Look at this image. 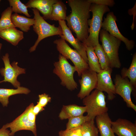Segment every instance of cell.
Instances as JSON below:
<instances>
[{
  "mask_svg": "<svg viewBox=\"0 0 136 136\" xmlns=\"http://www.w3.org/2000/svg\"><path fill=\"white\" fill-rule=\"evenodd\" d=\"M67 3L71 12L66 17L67 26L83 43L89 35L88 22L90 16L91 3L87 0H68Z\"/></svg>",
  "mask_w": 136,
  "mask_h": 136,
  "instance_id": "cell-1",
  "label": "cell"
},
{
  "mask_svg": "<svg viewBox=\"0 0 136 136\" xmlns=\"http://www.w3.org/2000/svg\"><path fill=\"white\" fill-rule=\"evenodd\" d=\"M90 11L92 13L91 19H89L88 23L89 27L88 29L89 35L83 43L87 46L93 47L99 44V35L104 15L110 11L108 6L91 4Z\"/></svg>",
  "mask_w": 136,
  "mask_h": 136,
  "instance_id": "cell-2",
  "label": "cell"
},
{
  "mask_svg": "<svg viewBox=\"0 0 136 136\" xmlns=\"http://www.w3.org/2000/svg\"><path fill=\"white\" fill-rule=\"evenodd\" d=\"M32 10L35 21L33 25V30L38 37L34 45L29 49L30 52L35 50L39 42L44 39L53 36L59 35L60 36L63 35L62 31L60 25L56 27L54 25L49 24L41 16L37 9L32 8Z\"/></svg>",
  "mask_w": 136,
  "mask_h": 136,
  "instance_id": "cell-3",
  "label": "cell"
},
{
  "mask_svg": "<svg viewBox=\"0 0 136 136\" xmlns=\"http://www.w3.org/2000/svg\"><path fill=\"white\" fill-rule=\"evenodd\" d=\"M58 59V61L54 63L53 73L61 80V84L68 90L72 91L77 89V84L74 78V74L76 71L75 67L71 65L67 59L60 54Z\"/></svg>",
  "mask_w": 136,
  "mask_h": 136,
  "instance_id": "cell-4",
  "label": "cell"
},
{
  "mask_svg": "<svg viewBox=\"0 0 136 136\" xmlns=\"http://www.w3.org/2000/svg\"><path fill=\"white\" fill-rule=\"evenodd\" d=\"M99 34L101 45L109 59L111 68H120L121 64L118 51L121 41L103 29Z\"/></svg>",
  "mask_w": 136,
  "mask_h": 136,
  "instance_id": "cell-5",
  "label": "cell"
},
{
  "mask_svg": "<svg viewBox=\"0 0 136 136\" xmlns=\"http://www.w3.org/2000/svg\"><path fill=\"white\" fill-rule=\"evenodd\" d=\"M105 99L103 92L96 89L83 99V103L86 108L90 120H94L97 116L107 112Z\"/></svg>",
  "mask_w": 136,
  "mask_h": 136,
  "instance_id": "cell-6",
  "label": "cell"
},
{
  "mask_svg": "<svg viewBox=\"0 0 136 136\" xmlns=\"http://www.w3.org/2000/svg\"><path fill=\"white\" fill-rule=\"evenodd\" d=\"M60 54L67 59H70L75 67L78 76H81L82 73L89 69L88 63L80 54L75 50L72 48L61 38L53 41Z\"/></svg>",
  "mask_w": 136,
  "mask_h": 136,
  "instance_id": "cell-7",
  "label": "cell"
},
{
  "mask_svg": "<svg viewBox=\"0 0 136 136\" xmlns=\"http://www.w3.org/2000/svg\"><path fill=\"white\" fill-rule=\"evenodd\" d=\"M9 56V54L6 53L2 57L5 67L0 69V72L4 79L0 81V83L9 82L17 88L20 86V83L17 80V78L20 75L25 73V69L19 66L17 62L14 61L11 64Z\"/></svg>",
  "mask_w": 136,
  "mask_h": 136,
  "instance_id": "cell-8",
  "label": "cell"
},
{
  "mask_svg": "<svg viewBox=\"0 0 136 136\" xmlns=\"http://www.w3.org/2000/svg\"><path fill=\"white\" fill-rule=\"evenodd\" d=\"M114 81L116 94L119 95L122 98L127 107L136 111V106L133 103L131 98V92L133 91L134 92L135 96L136 90L128 79L117 74L115 76Z\"/></svg>",
  "mask_w": 136,
  "mask_h": 136,
  "instance_id": "cell-9",
  "label": "cell"
},
{
  "mask_svg": "<svg viewBox=\"0 0 136 136\" xmlns=\"http://www.w3.org/2000/svg\"><path fill=\"white\" fill-rule=\"evenodd\" d=\"M117 19L113 12H109L107 14L106 17L104 18V21L102 23L101 27L110 35L123 42L126 49L130 51L134 47V42L132 40H129L121 34L116 23Z\"/></svg>",
  "mask_w": 136,
  "mask_h": 136,
  "instance_id": "cell-10",
  "label": "cell"
},
{
  "mask_svg": "<svg viewBox=\"0 0 136 136\" xmlns=\"http://www.w3.org/2000/svg\"><path fill=\"white\" fill-rule=\"evenodd\" d=\"M112 69L101 70L97 73V82L96 89L108 94V100H112L116 97L115 88L112 81L111 74Z\"/></svg>",
  "mask_w": 136,
  "mask_h": 136,
  "instance_id": "cell-11",
  "label": "cell"
},
{
  "mask_svg": "<svg viewBox=\"0 0 136 136\" xmlns=\"http://www.w3.org/2000/svg\"><path fill=\"white\" fill-rule=\"evenodd\" d=\"M81 79L79 80L80 89L78 97L83 99L89 95L94 89H96L97 82V73L89 69L81 74Z\"/></svg>",
  "mask_w": 136,
  "mask_h": 136,
  "instance_id": "cell-12",
  "label": "cell"
},
{
  "mask_svg": "<svg viewBox=\"0 0 136 136\" xmlns=\"http://www.w3.org/2000/svg\"><path fill=\"white\" fill-rule=\"evenodd\" d=\"M26 109L19 116L12 122L4 125L6 128H10V136H14L15 132L22 130L31 131L35 136L37 135L36 123L32 122L28 120L27 115Z\"/></svg>",
  "mask_w": 136,
  "mask_h": 136,
  "instance_id": "cell-13",
  "label": "cell"
},
{
  "mask_svg": "<svg viewBox=\"0 0 136 136\" xmlns=\"http://www.w3.org/2000/svg\"><path fill=\"white\" fill-rule=\"evenodd\" d=\"M58 21L63 32V35L60 36L61 38L69 42L88 63L86 45L77 38H75L74 37L71 31L66 25L65 20H59Z\"/></svg>",
  "mask_w": 136,
  "mask_h": 136,
  "instance_id": "cell-14",
  "label": "cell"
},
{
  "mask_svg": "<svg viewBox=\"0 0 136 136\" xmlns=\"http://www.w3.org/2000/svg\"><path fill=\"white\" fill-rule=\"evenodd\" d=\"M112 128L118 136H136V124L126 119L118 118L112 121Z\"/></svg>",
  "mask_w": 136,
  "mask_h": 136,
  "instance_id": "cell-15",
  "label": "cell"
},
{
  "mask_svg": "<svg viewBox=\"0 0 136 136\" xmlns=\"http://www.w3.org/2000/svg\"><path fill=\"white\" fill-rule=\"evenodd\" d=\"M58 0H30L25 4L27 8H35L40 11L45 19H49L53 5Z\"/></svg>",
  "mask_w": 136,
  "mask_h": 136,
  "instance_id": "cell-16",
  "label": "cell"
},
{
  "mask_svg": "<svg viewBox=\"0 0 136 136\" xmlns=\"http://www.w3.org/2000/svg\"><path fill=\"white\" fill-rule=\"evenodd\" d=\"M95 119L101 136H115L112 128V121L107 112L97 116Z\"/></svg>",
  "mask_w": 136,
  "mask_h": 136,
  "instance_id": "cell-17",
  "label": "cell"
},
{
  "mask_svg": "<svg viewBox=\"0 0 136 136\" xmlns=\"http://www.w3.org/2000/svg\"><path fill=\"white\" fill-rule=\"evenodd\" d=\"M86 111L85 106H81L76 105H64L59 114V117L62 120L68 119L83 115Z\"/></svg>",
  "mask_w": 136,
  "mask_h": 136,
  "instance_id": "cell-18",
  "label": "cell"
},
{
  "mask_svg": "<svg viewBox=\"0 0 136 136\" xmlns=\"http://www.w3.org/2000/svg\"><path fill=\"white\" fill-rule=\"evenodd\" d=\"M0 38L16 46L23 39V33L16 27H12L0 31Z\"/></svg>",
  "mask_w": 136,
  "mask_h": 136,
  "instance_id": "cell-19",
  "label": "cell"
},
{
  "mask_svg": "<svg viewBox=\"0 0 136 136\" xmlns=\"http://www.w3.org/2000/svg\"><path fill=\"white\" fill-rule=\"evenodd\" d=\"M12 21L16 27L19 28L22 31L27 32L30 29V27L35 23L34 18H30L18 14H12L11 16Z\"/></svg>",
  "mask_w": 136,
  "mask_h": 136,
  "instance_id": "cell-20",
  "label": "cell"
},
{
  "mask_svg": "<svg viewBox=\"0 0 136 136\" xmlns=\"http://www.w3.org/2000/svg\"><path fill=\"white\" fill-rule=\"evenodd\" d=\"M30 92L28 88L20 86L16 89L0 88V102L3 107H7L11 96L19 94H27Z\"/></svg>",
  "mask_w": 136,
  "mask_h": 136,
  "instance_id": "cell-21",
  "label": "cell"
},
{
  "mask_svg": "<svg viewBox=\"0 0 136 136\" xmlns=\"http://www.w3.org/2000/svg\"><path fill=\"white\" fill-rule=\"evenodd\" d=\"M67 8L61 1L58 0L52 6V9L49 19L55 21L66 20Z\"/></svg>",
  "mask_w": 136,
  "mask_h": 136,
  "instance_id": "cell-22",
  "label": "cell"
},
{
  "mask_svg": "<svg viewBox=\"0 0 136 136\" xmlns=\"http://www.w3.org/2000/svg\"><path fill=\"white\" fill-rule=\"evenodd\" d=\"M127 78L133 85L135 90L136 89V53L133 56L132 61L128 69L123 68L121 71V75Z\"/></svg>",
  "mask_w": 136,
  "mask_h": 136,
  "instance_id": "cell-23",
  "label": "cell"
},
{
  "mask_svg": "<svg viewBox=\"0 0 136 136\" xmlns=\"http://www.w3.org/2000/svg\"><path fill=\"white\" fill-rule=\"evenodd\" d=\"M86 51L89 69L97 73H99L102 69L98 58L95 53L94 47L87 46Z\"/></svg>",
  "mask_w": 136,
  "mask_h": 136,
  "instance_id": "cell-24",
  "label": "cell"
},
{
  "mask_svg": "<svg viewBox=\"0 0 136 136\" xmlns=\"http://www.w3.org/2000/svg\"><path fill=\"white\" fill-rule=\"evenodd\" d=\"M94 48L101 69L104 70L111 68L109 59L102 45L99 44Z\"/></svg>",
  "mask_w": 136,
  "mask_h": 136,
  "instance_id": "cell-25",
  "label": "cell"
},
{
  "mask_svg": "<svg viewBox=\"0 0 136 136\" xmlns=\"http://www.w3.org/2000/svg\"><path fill=\"white\" fill-rule=\"evenodd\" d=\"M12 12L11 8L9 7L2 13L0 18V31L11 27H15L11 19Z\"/></svg>",
  "mask_w": 136,
  "mask_h": 136,
  "instance_id": "cell-26",
  "label": "cell"
},
{
  "mask_svg": "<svg viewBox=\"0 0 136 136\" xmlns=\"http://www.w3.org/2000/svg\"><path fill=\"white\" fill-rule=\"evenodd\" d=\"M81 127L82 136H98V130L94 124V120L86 122Z\"/></svg>",
  "mask_w": 136,
  "mask_h": 136,
  "instance_id": "cell-27",
  "label": "cell"
},
{
  "mask_svg": "<svg viewBox=\"0 0 136 136\" xmlns=\"http://www.w3.org/2000/svg\"><path fill=\"white\" fill-rule=\"evenodd\" d=\"M8 1L12 12L15 13L23 14L28 17H31L28 13L27 7L20 0H9Z\"/></svg>",
  "mask_w": 136,
  "mask_h": 136,
  "instance_id": "cell-28",
  "label": "cell"
},
{
  "mask_svg": "<svg viewBox=\"0 0 136 136\" xmlns=\"http://www.w3.org/2000/svg\"><path fill=\"white\" fill-rule=\"evenodd\" d=\"M66 125V129H68L81 126L86 122L89 120L87 115H83L69 118Z\"/></svg>",
  "mask_w": 136,
  "mask_h": 136,
  "instance_id": "cell-29",
  "label": "cell"
},
{
  "mask_svg": "<svg viewBox=\"0 0 136 136\" xmlns=\"http://www.w3.org/2000/svg\"><path fill=\"white\" fill-rule=\"evenodd\" d=\"M81 127L61 130L59 132V136H82Z\"/></svg>",
  "mask_w": 136,
  "mask_h": 136,
  "instance_id": "cell-30",
  "label": "cell"
},
{
  "mask_svg": "<svg viewBox=\"0 0 136 136\" xmlns=\"http://www.w3.org/2000/svg\"><path fill=\"white\" fill-rule=\"evenodd\" d=\"M39 101L37 104L41 107H44L46 106L48 103L51 101V98L48 94L44 93L39 95Z\"/></svg>",
  "mask_w": 136,
  "mask_h": 136,
  "instance_id": "cell-31",
  "label": "cell"
},
{
  "mask_svg": "<svg viewBox=\"0 0 136 136\" xmlns=\"http://www.w3.org/2000/svg\"><path fill=\"white\" fill-rule=\"evenodd\" d=\"M90 3L108 6L112 7L115 3L113 0H87Z\"/></svg>",
  "mask_w": 136,
  "mask_h": 136,
  "instance_id": "cell-32",
  "label": "cell"
},
{
  "mask_svg": "<svg viewBox=\"0 0 136 136\" xmlns=\"http://www.w3.org/2000/svg\"><path fill=\"white\" fill-rule=\"evenodd\" d=\"M34 105L33 103L31 104L26 109L27 111V115L29 121L33 123H36V115L33 111V108Z\"/></svg>",
  "mask_w": 136,
  "mask_h": 136,
  "instance_id": "cell-33",
  "label": "cell"
},
{
  "mask_svg": "<svg viewBox=\"0 0 136 136\" xmlns=\"http://www.w3.org/2000/svg\"><path fill=\"white\" fill-rule=\"evenodd\" d=\"M10 131L5 127L4 125L0 129V136H10Z\"/></svg>",
  "mask_w": 136,
  "mask_h": 136,
  "instance_id": "cell-34",
  "label": "cell"
},
{
  "mask_svg": "<svg viewBox=\"0 0 136 136\" xmlns=\"http://www.w3.org/2000/svg\"><path fill=\"white\" fill-rule=\"evenodd\" d=\"M44 110L43 107L40 106L39 105L37 104L33 107V111L35 114L36 115L41 111Z\"/></svg>",
  "mask_w": 136,
  "mask_h": 136,
  "instance_id": "cell-35",
  "label": "cell"
},
{
  "mask_svg": "<svg viewBox=\"0 0 136 136\" xmlns=\"http://www.w3.org/2000/svg\"><path fill=\"white\" fill-rule=\"evenodd\" d=\"M2 46V44L0 43V51L1 48Z\"/></svg>",
  "mask_w": 136,
  "mask_h": 136,
  "instance_id": "cell-36",
  "label": "cell"
},
{
  "mask_svg": "<svg viewBox=\"0 0 136 136\" xmlns=\"http://www.w3.org/2000/svg\"><path fill=\"white\" fill-rule=\"evenodd\" d=\"M1 0H0V3L1 2Z\"/></svg>",
  "mask_w": 136,
  "mask_h": 136,
  "instance_id": "cell-37",
  "label": "cell"
},
{
  "mask_svg": "<svg viewBox=\"0 0 136 136\" xmlns=\"http://www.w3.org/2000/svg\"><path fill=\"white\" fill-rule=\"evenodd\" d=\"M118 136H120V135H118Z\"/></svg>",
  "mask_w": 136,
  "mask_h": 136,
  "instance_id": "cell-38",
  "label": "cell"
}]
</instances>
